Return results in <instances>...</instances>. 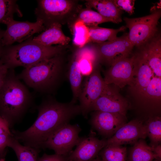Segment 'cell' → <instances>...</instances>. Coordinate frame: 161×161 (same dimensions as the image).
<instances>
[{
    "mask_svg": "<svg viewBox=\"0 0 161 161\" xmlns=\"http://www.w3.org/2000/svg\"><path fill=\"white\" fill-rule=\"evenodd\" d=\"M38 110L37 118L29 128L12 131L14 137L24 145L38 149L57 129L82 114L79 105L60 102L49 96L43 99Z\"/></svg>",
    "mask_w": 161,
    "mask_h": 161,
    "instance_id": "cell-1",
    "label": "cell"
},
{
    "mask_svg": "<svg viewBox=\"0 0 161 161\" xmlns=\"http://www.w3.org/2000/svg\"><path fill=\"white\" fill-rule=\"evenodd\" d=\"M60 54L24 68L18 78L36 92H54L67 78Z\"/></svg>",
    "mask_w": 161,
    "mask_h": 161,
    "instance_id": "cell-2",
    "label": "cell"
},
{
    "mask_svg": "<svg viewBox=\"0 0 161 161\" xmlns=\"http://www.w3.org/2000/svg\"><path fill=\"white\" fill-rule=\"evenodd\" d=\"M32 100V94L14 69H9L0 90V116L10 127L25 113Z\"/></svg>",
    "mask_w": 161,
    "mask_h": 161,
    "instance_id": "cell-3",
    "label": "cell"
},
{
    "mask_svg": "<svg viewBox=\"0 0 161 161\" xmlns=\"http://www.w3.org/2000/svg\"><path fill=\"white\" fill-rule=\"evenodd\" d=\"M62 49L61 45L44 46L31 38L18 44L3 47L0 60L8 69L25 68L60 54Z\"/></svg>",
    "mask_w": 161,
    "mask_h": 161,
    "instance_id": "cell-4",
    "label": "cell"
},
{
    "mask_svg": "<svg viewBox=\"0 0 161 161\" xmlns=\"http://www.w3.org/2000/svg\"><path fill=\"white\" fill-rule=\"evenodd\" d=\"M161 15L160 11L159 10L142 17L123 18L126 24L125 26L129 30L127 34L128 40L133 47L140 46L155 36Z\"/></svg>",
    "mask_w": 161,
    "mask_h": 161,
    "instance_id": "cell-5",
    "label": "cell"
},
{
    "mask_svg": "<svg viewBox=\"0 0 161 161\" xmlns=\"http://www.w3.org/2000/svg\"><path fill=\"white\" fill-rule=\"evenodd\" d=\"M81 129L78 125L65 124L54 132L43 143L41 148L54 151L55 154L68 156L81 138L79 136Z\"/></svg>",
    "mask_w": 161,
    "mask_h": 161,
    "instance_id": "cell-6",
    "label": "cell"
},
{
    "mask_svg": "<svg viewBox=\"0 0 161 161\" xmlns=\"http://www.w3.org/2000/svg\"><path fill=\"white\" fill-rule=\"evenodd\" d=\"M2 23L7 26L1 41L3 47L10 46L15 42L22 43L33 34L46 29L43 21L38 19H37L35 22H31L28 21H16L14 20L13 17H11Z\"/></svg>",
    "mask_w": 161,
    "mask_h": 161,
    "instance_id": "cell-7",
    "label": "cell"
},
{
    "mask_svg": "<svg viewBox=\"0 0 161 161\" xmlns=\"http://www.w3.org/2000/svg\"><path fill=\"white\" fill-rule=\"evenodd\" d=\"M107 84L96 66L82 83L78 98L82 114L86 118L93 103L101 95Z\"/></svg>",
    "mask_w": 161,
    "mask_h": 161,
    "instance_id": "cell-8",
    "label": "cell"
},
{
    "mask_svg": "<svg viewBox=\"0 0 161 161\" xmlns=\"http://www.w3.org/2000/svg\"><path fill=\"white\" fill-rule=\"evenodd\" d=\"M98 44L95 51L98 58L110 65L117 60L129 57L133 48L128 40L127 34Z\"/></svg>",
    "mask_w": 161,
    "mask_h": 161,
    "instance_id": "cell-9",
    "label": "cell"
},
{
    "mask_svg": "<svg viewBox=\"0 0 161 161\" xmlns=\"http://www.w3.org/2000/svg\"><path fill=\"white\" fill-rule=\"evenodd\" d=\"M135 56L121 59L112 64L104 74L103 79L106 83L113 84L120 88L127 85L131 86L133 81Z\"/></svg>",
    "mask_w": 161,
    "mask_h": 161,
    "instance_id": "cell-10",
    "label": "cell"
},
{
    "mask_svg": "<svg viewBox=\"0 0 161 161\" xmlns=\"http://www.w3.org/2000/svg\"><path fill=\"white\" fill-rule=\"evenodd\" d=\"M129 108L126 100L117 90L107 84L101 95L92 105L90 112L99 111L117 113L126 116Z\"/></svg>",
    "mask_w": 161,
    "mask_h": 161,
    "instance_id": "cell-11",
    "label": "cell"
},
{
    "mask_svg": "<svg viewBox=\"0 0 161 161\" xmlns=\"http://www.w3.org/2000/svg\"><path fill=\"white\" fill-rule=\"evenodd\" d=\"M142 51L135 56L134 64L133 81L131 90L136 97L142 99L151 79L155 76Z\"/></svg>",
    "mask_w": 161,
    "mask_h": 161,
    "instance_id": "cell-12",
    "label": "cell"
},
{
    "mask_svg": "<svg viewBox=\"0 0 161 161\" xmlns=\"http://www.w3.org/2000/svg\"><path fill=\"white\" fill-rule=\"evenodd\" d=\"M147 136L145 126L138 120L126 123L120 127L113 136L106 140V145L121 146L136 142Z\"/></svg>",
    "mask_w": 161,
    "mask_h": 161,
    "instance_id": "cell-13",
    "label": "cell"
},
{
    "mask_svg": "<svg viewBox=\"0 0 161 161\" xmlns=\"http://www.w3.org/2000/svg\"><path fill=\"white\" fill-rule=\"evenodd\" d=\"M126 116L119 113L95 111L92 114L90 122L100 134L109 136L126 123Z\"/></svg>",
    "mask_w": 161,
    "mask_h": 161,
    "instance_id": "cell-14",
    "label": "cell"
},
{
    "mask_svg": "<svg viewBox=\"0 0 161 161\" xmlns=\"http://www.w3.org/2000/svg\"><path fill=\"white\" fill-rule=\"evenodd\" d=\"M107 145L106 140L90 135L81 138L76 148L68 156L69 161H91Z\"/></svg>",
    "mask_w": 161,
    "mask_h": 161,
    "instance_id": "cell-15",
    "label": "cell"
},
{
    "mask_svg": "<svg viewBox=\"0 0 161 161\" xmlns=\"http://www.w3.org/2000/svg\"><path fill=\"white\" fill-rule=\"evenodd\" d=\"M37 2L35 14L37 19L43 22L46 19L50 20L66 14L72 7V2L68 0H41L37 1Z\"/></svg>",
    "mask_w": 161,
    "mask_h": 161,
    "instance_id": "cell-16",
    "label": "cell"
},
{
    "mask_svg": "<svg viewBox=\"0 0 161 161\" xmlns=\"http://www.w3.org/2000/svg\"><path fill=\"white\" fill-rule=\"evenodd\" d=\"M33 41L46 46L54 44L63 46L68 44L70 38L64 33L59 22L50 25L40 34L32 38Z\"/></svg>",
    "mask_w": 161,
    "mask_h": 161,
    "instance_id": "cell-17",
    "label": "cell"
},
{
    "mask_svg": "<svg viewBox=\"0 0 161 161\" xmlns=\"http://www.w3.org/2000/svg\"><path fill=\"white\" fill-rule=\"evenodd\" d=\"M143 50L156 76L161 77V39L160 35L151 39Z\"/></svg>",
    "mask_w": 161,
    "mask_h": 161,
    "instance_id": "cell-18",
    "label": "cell"
},
{
    "mask_svg": "<svg viewBox=\"0 0 161 161\" xmlns=\"http://www.w3.org/2000/svg\"><path fill=\"white\" fill-rule=\"evenodd\" d=\"M89 7L93 8L103 16L111 20L112 22L118 23L122 21V11L115 5L113 0H90L86 1Z\"/></svg>",
    "mask_w": 161,
    "mask_h": 161,
    "instance_id": "cell-19",
    "label": "cell"
},
{
    "mask_svg": "<svg viewBox=\"0 0 161 161\" xmlns=\"http://www.w3.org/2000/svg\"><path fill=\"white\" fill-rule=\"evenodd\" d=\"M79 59L77 52L73 56L67 71V78L70 83L72 93L71 102L73 103H75L78 100L83 83V75L80 68Z\"/></svg>",
    "mask_w": 161,
    "mask_h": 161,
    "instance_id": "cell-20",
    "label": "cell"
},
{
    "mask_svg": "<svg viewBox=\"0 0 161 161\" xmlns=\"http://www.w3.org/2000/svg\"><path fill=\"white\" fill-rule=\"evenodd\" d=\"M89 34V42L100 44L116 38L117 33L126 29L123 26L118 29L105 28L98 26L87 27Z\"/></svg>",
    "mask_w": 161,
    "mask_h": 161,
    "instance_id": "cell-21",
    "label": "cell"
},
{
    "mask_svg": "<svg viewBox=\"0 0 161 161\" xmlns=\"http://www.w3.org/2000/svg\"><path fill=\"white\" fill-rule=\"evenodd\" d=\"M157 159L154 147L148 145L142 140L137 141L132 149L128 157L129 161H152Z\"/></svg>",
    "mask_w": 161,
    "mask_h": 161,
    "instance_id": "cell-22",
    "label": "cell"
},
{
    "mask_svg": "<svg viewBox=\"0 0 161 161\" xmlns=\"http://www.w3.org/2000/svg\"><path fill=\"white\" fill-rule=\"evenodd\" d=\"M9 147L14 151L18 161H37L38 149L29 146L22 145L14 137Z\"/></svg>",
    "mask_w": 161,
    "mask_h": 161,
    "instance_id": "cell-23",
    "label": "cell"
},
{
    "mask_svg": "<svg viewBox=\"0 0 161 161\" xmlns=\"http://www.w3.org/2000/svg\"><path fill=\"white\" fill-rule=\"evenodd\" d=\"M101 152V158L106 161H126V148L121 146L106 145Z\"/></svg>",
    "mask_w": 161,
    "mask_h": 161,
    "instance_id": "cell-24",
    "label": "cell"
},
{
    "mask_svg": "<svg viewBox=\"0 0 161 161\" xmlns=\"http://www.w3.org/2000/svg\"><path fill=\"white\" fill-rule=\"evenodd\" d=\"M79 21L87 27L97 26L101 23L112 22L110 19L105 17L98 12L90 9L82 11L79 13Z\"/></svg>",
    "mask_w": 161,
    "mask_h": 161,
    "instance_id": "cell-25",
    "label": "cell"
},
{
    "mask_svg": "<svg viewBox=\"0 0 161 161\" xmlns=\"http://www.w3.org/2000/svg\"><path fill=\"white\" fill-rule=\"evenodd\" d=\"M15 13L20 17L22 16L16 1L0 0V24L8 18L13 17V14Z\"/></svg>",
    "mask_w": 161,
    "mask_h": 161,
    "instance_id": "cell-26",
    "label": "cell"
},
{
    "mask_svg": "<svg viewBox=\"0 0 161 161\" xmlns=\"http://www.w3.org/2000/svg\"><path fill=\"white\" fill-rule=\"evenodd\" d=\"M161 97V78L155 76L147 86L142 99L158 101L160 100Z\"/></svg>",
    "mask_w": 161,
    "mask_h": 161,
    "instance_id": "cell-27",
    "label": "cell"
},
{
    "mask_svg": "<svg viewBox=\"0 0 161 161\" xmlns=\"http://www.w3.org/2000/svg\"><path fill=\"white\" fill-rule=\"evenodd\" d=\"M74 27V43L79 47H82L89 42L88 27L79 20L75 23Z\"/></svg>",
    "mask_w": 161,
    "mask_h": 161,
    "instance_id": "cell-28",
    "label": "cell"
},
{
    "mask_svg": "<svg viewBox=\"0 0 161 161\" xmlns=\"http://www.w3.org/2000/svg\"><path fill=\"white\" fill-rule=\"evenodd\" d=\"M147 136L155 143L161 140V120L160 118H157L150 121L145 126Z\"/></svg>",
    "mask_w": 161,
    "mask_h": 161,
    "instance_id": "cell-29",
    "label": "cell"
},
{
    "mask_svg": "<svg viewBox=\"0 0 161 161\" xmlns=\"http://www.w3.org/2000/svg\"><path fill=\"white\" fill-rule=\"evenodd\" d=\"M116 6L121 10H123L129 14L132 15L134 13L135 0H113Z\"/></svg>",
    "mask_w": 161,
    "mask_h": 161,
    "instance_id": "cell-30",
    "label": "cell"
},
{
    "mask_svg": "<svg viewBox=\"0 0 161 161\" xmlns=\"http://www.w3.org/2000/svg\"><path fill=\"white\" fill-rule=\"evenodd\" d=\"M14 137V135L0 134V156L3 158L4 151L6 148L9 147L10 142Z\"/></svg>",
    "mask_w": 161,
    "mask_h": 161,
    "instance_id": "cell-31",
    "label": "cell"
},
{
    "mask_svg": "<svg viewBox=\"0 0 161 161\" xmlns=\"http://www.w3.org/2000/svg\"><path fill=\"white\" fill-rule=\"evenodd\" d=\"M68 157L55 154L52 155L44 154L37 161H68Z\"/></svg>",
    "mask_w": 161,
    "mask_h": 161,
    "instance_id": "cell-32",
    "label": "cell"
},
{
    "mask_svg": "<svg viewBox=\"0 0 161 161\" xmlns=\"http://www.w3.org/2000/svg\"><path fill=\"white\" fill-rule=\"evenodd\" d=\"M10 128V126L7 122L0 116V134L13 135Z\"/></svg>",
    "mask_w": 161,
    "mask_h": 161,
    "instance_id": "cell-33",
    "label": "cell"
},
{
    "mask_svg": "<svg viewBox=\"0 0 161 161\" xmlns=\"http://www.w3.org/2000/svg\"><path fill=\"white\" fill-rule=\"evenodd\" d=\"M9 69L0 60V90L3 85Z\"/></svg>",
    "mask_w": 161,
    "mask_h": 161,
    "instance_id": "cell-34",
    "label": "cell"
},
{
    "mask_svg": "<svg viewBox=\"0 0 161 161\" xmlns=\"http://www.w3.org/2000/svg\"><path fill=\"white\" fill-rule=\"evenodd\" d=\"M4 31L1 30L0 28V59L1 58L3 47L1 45V41L2 38Z\"/></svg>",
    "mask_w": 161,
    "mask_h": 161,
    "instance_id": "cell-35",
    "label": "cell"
},
{
    "mask_svg": "<svg viewBox=\"0 0 161 161\" xmlns=\"http://www.w3.org/2000/svg\"><path fill=\"white\" fill-rule=\"evenodd\" d=\"M91 161H106L102 158H95Z\"/></svg>",
    "mask_w": 161,
    "mask_h": 161,
    "instance_id": "cell-36",
    "label": "cell"
},
{
    "mask_svg": "<svg viewBox=\"0 0 161 161\" xmlns=\"http://www.w3.org/2000/svg\"><path fill=\"white\" fill-rule=\"evenodd\" d=\"M0 161H5L4 159V158H1Z\"/></svg>",
    "mask_w": 161,
    "mask_h": 161,
    "instance_id": "cell-37",
    "label": "cell"
},
{
    "mask_svg": "<svg viewBox=\"0 0 161 161\" xmlns=\"http://www.w3.org/2000/svg\"></svg>",
    "mask_w": 161,
    "mask_h": 161,
    "instance_id": "cell-38",
    "label": "cell"
}]
</instances>
